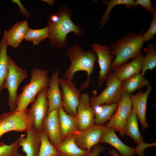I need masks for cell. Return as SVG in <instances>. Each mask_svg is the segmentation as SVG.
<instances>
[{
    "label": "cell",
    "instance_id": "1",
    "mask_svg": "<svg viewBox=\"0 0 156 156\" xmlns=\"http://www.w3.org/2000/svg\"><path fill=\"white\" fill-rule=\"evenodd\" d=\"M143 33V31L138 34L129 32L111 44L109 48L114 58L111 64V70H114L129 59H133L140 54L144 42Z\"/></svg>",
    "mask_w": 156,
    "mask_h": 156
},
{
    "label": "cell",
    "instance_id": "2",
    "mask_svg": "<svg viewBox=\"0 0 156 156\" xmlns=\"http://www.w3.org/2000/svg\"><path fill=\"white\" fill-rule=\"evenodd\" d=\"M66 55L70 61L69 67L65 71L64 78L72 81L75 73L77 71H86L87 81L94 71L95 62L97 60L96 53L93 50L85 51L79 45L76 44L68 48Z\"/></svg>",
    "mask_w": 156,
    "mask_h": 156
},
{
    "label": "cell",
    "instance_id": "3",
    "mask_svg": "<svg viewBox=\"0 0 156 156\" xmlns=\"http://www.w3.org/2000/svg\"><path fill=\"white\" fill-rule=\"evenodd\" d=\"M61 16L59 21L49 28V41L53 46L62 48L66 45L67 35L71 32H74L77 36H81L83 33V30L78 25L74 24L70 17L72 11L66 6L60 8Z\"/></svg>",
    "mask_w": 156,
    "mask_h": 156
},
{
    "label": "cell",
    "instance_id": "4",
    "mask_svg": "<svg viewBox=\"0 0 156 156\" xmlns=\"http://www.w3.org/2000/svg\"><path fill=\"white\" fill-rule=\"evenodd\" d=\"M30 74L29 83L22 88L21 93L18 95L15 109L16 111L22 112L27 109L28 105L34 101L40 91L48 86L50 78L47 70L33 68Z\"/></svg>",
    "mask_w": 156,
    "mask_h": 156
},
{
    "label": "cell",
    "instance_id": "5",
    "mask_svg": "<svg viewBox=\"0 0 156 156\" xmlns=\"http://www.w3.org/2000/svg\"><path fill=\"white\" fill-rule=\"evenodd\" d=\"M32 127L28 108L23 111L14 110L0 114V138L8 132L26 131ZM5 144L0 141V146Z\"/></svg>",
    "mask_w": 156,
    "mask_h": 156
},
{
    "label": "cell",
    "instance_id": "6",
    "mask_svg": "<svg viewBox=\"0 0 156 156\" xmlns=\"http://www.w3.org/2000/svg\"><path fill=\"white\" fill-rule=\"evenodd\" d=\"M106 86L98 95H94L90 99V105L94 109L103 104L117 103L122 94V86L124 81L119 80L114 72H110L105 79Z\"/></svg>",
    "mask_w": 156,
    "mask_h": 156
},
{
    "label": "cell",
    "instance_id": "7",
    "mask_svg": "<svg viewBox=\"0 0 156 156\" xmlns=\"http://www.w3.org/2000/svg\"><path fill=\"white\" fill-rule=\"evenodd\" d=\"M9 70L4 85V89L8 92V104L10 111L15 110L17 107L18 95L17 91L21 82L27 78V72L17 66L9 57Z\"/></svg>",
    "mask_w": 156,
    "mask_h": 156
},
{
    "label": "cell",
    "instance_id": "8",
    "mask_svg": "<svg viewBox=\"0 0 156 156\" xmlns=\"http://www.w3.org/2000/svg\"><path fill=\"white\" fill-rule=\"evenodd\" d=\"M59 83L61 88L62 107L68 114L76 116L77 109L81 95V91L84 88L81 86L77 89L72 81L60 78Z\"/></svg>",
    "mask_w": 156,
    "mask_h": 156
},
{
    "label": "cell",
    "instance_id": "9",
    "mask_svg": "<svg viewBox=\"0 0 156 156\" xmlns=\"http://www.w3.org/2000/svg\"><path fill=\"white\" fill-rule=\"evenodd\" d=\"M132 109V103L130 95L123 92L117 103V108L109 122L105 126L118 132L122 136L125 135L124 126Z\"/></svg>",
    "mask_w": 156,
    "mask_h": 156
},
{
    "label": "cell",
    "instance_id": "10",
    "mask_svg": "<svg viewBox=\"0 0 156 156\" xmlns=\"http://www.w3.org/2000/svg\"><path fill=\"white\" fill-rule=\"evenodd\" d=\"M48 87L43 88L38 94L29 109L32 127L39 133L43 130V122L47 114L49 104L46 94Z\"/></svg>",
    "mask_w": 156,
    "mask_h": 156
},
{
    "label": "cell",
    "instance_id": "11",
    "mask_svg": "<svg viewBox=\"0 0 156 156\" xmlns=\"http://www.w3.org/2000/svg\"><path fill=\"white\" fill-rule=\"evenodd\" d=\"M105 125H94L82 131H78L75 134L76 144L80 148L90 151L100 143Z\"/></svg>",
    "mask_w": 156,
    "mask_h": 156
},
{
    "label": "cell",
    "instance_id": "12",
    "mask_svg": "<svg viewBox=\"0 0 156 156\" xmlns=\"http://www.w3.org/2000/svg\"><path fill=\"white\" fill-rule=\"evenodd\" d=\"M90 99L88 94H81L76 116L79 131L84 130L95 125L94 112L90 105Z\"/></svg>",
    "mask_w": 156,
    "mask_h": 156
},
{
    "label": "cell",
    "instance_id": "13",
    "mask_svg": "<svg viewBox=\"0 0 156 156\" xmlns=\"http://www.w3.org/2000/svg\"><path fill=\"white\" fill-rule=\"evenodd\" d=\"M91 47L97 55L100 67L98 77V85L100 87L111 72V66L114 57L110 48L107 45L95 43L92 45Z\"/></svg>",
    "mask_w": 156,
    "mask_h": 156
},
{
    "label": "cell",
    "instance_id": "14",
    "mask_svg": "<svg viewBox=\"0 0 156 156\" xmlns=\"http://www.w3.org/2000/svg\"><path fill=\"white\" fill-rule=\"evenodd\" d=\"M43 128L51 142L55 147L61 143L62 140L59 119L58 109L47 114L43 122Z\"/></svg>",
    "mask_w": 156,
    "mask_h": 156
},
{
    "label": "cell",
    "instance_id": "15",
    "mask_svg": "<svg viewBox=\"0 0 156 156\" xmlns=\"http://www.w3.org/2000/svg\"><path fill=\"white\" fill-rule=\"evenodd\" d=\"M27 135H21L17 139L26 156H38L41 143L40 133L32 127L26 131Z\"/></svg>",
    "mask_w": 156,
    "mask_h": 156
},
{
    "label": "cell",
    "instance_id": "16",
    "mask_svg": "<svg viewBox=\"0 0 156 156\" xmlns=\"http://www.w3.org/2000/svg\"><path fill=\"white\" fill-rule=\"evenodd\" d=\"M59 73L57 70L53 73L50 78L46 91V97L48 102L47 114L62 107L61 90L59 88Z\"/></svg>",
    "mask_w": 156,
    "mask_h": 156
},
{
    "label": "cell",
    "instance_id": "17",
    "mask_svg": "<svg viewBox=\"0 0 156 156\" xmlns=\"http://www.w3.org/2000/svg\"><path fill=\"white\" fill-rule=\"evenodd\" d=\"M100 143L108 144L115 148L121 156H134L135 149L123 143L118 137L113 129L105 125Z\"/></svg>",
    "mask_w": 156,
    "mask_h": 156
},
{
    "label": "cell",
    "instance_id": "18",
    "mask_svg": "<svg viewBox=\"0 0 156 156\" xmlns=\"http://www.w3.org/2000/svg\"><path fill=\"white\" fill-rule=\"evenodd\" d=\"M151 90V86L149 85L145 91H140L131 96L132 108L135 112L143 130L148 127L146 118V112L147 99Z\"/></svg>",
    "mask_w": 156,
    "mask_h": 156
},
{
    "label": "cell",
    "instance_id": "19",
    "mask_svg": "<svg viewBox=\"0 0 156 156\" xmlns=\"http://www.w3.org/2000/svg\"><path fill=\"white\" fill-rule=\"evenodd\" d=\"M29 29L27 19L16 23L8 31L4 30L3 36L8 46L14 48L18 47L24 40Z\"/></svg>",
    "mask_w": 156,
    "mask_h": 156
},
{
    "label": "cell",
    "instance_id": "20",
    "mask_svg": "<svg viewBox=\"0 0 156 156\" xmlns=\"http://www.w3.org/2000/svg\"><path fill=\"white\" fill-rule=\"evenodd\" d=\"M144 57L141 52L130 62L117 68L114 72L116 77L120 81H124L140 73L142 70Z\"/></svg>",
    "mask_w": 156,
    "mask_h": 156
},
{
    "label": "cell",
    "instance_id": "21",
    "mask_svg": "<svg viewBox=\"0 0 156 156\" xmlns=\"http://www.w3.org/2000/svg\"><path fill=\"white\" fill-rule=\"evenodd\" d=\"M59 119L62 141L65 138L74 135L78 131V122L76 116L67 113L63 107L58 108Z\"/></svg>",
    "mask_w": 156,
    "mask_h": 156
},
{
    "label": "cell",
    "instance_id": "22",
    "mask_svg": "<svg viewBox=\"0 0 156 156\" xmlns=\"http://www.w3.org/2000/svg\"><path fill=\"white\" fill-rule=\"evenodd\" d=\"M138 118L135 111L132 108L125 122L124 127V133L131 138L137 143L138 146H142L146 143L143 142V139L139 129Z\"/></svg>",
    "mask_w": 156,
    "mask_h": 156
},
{
    "label": "cell",
    "instance_id": "23",
    "mask_svg": "<svg viewBox=\"0 0 156 156\" xmlns=\"http://www.w3.org/2000/svg\"><path fill=\"white\" fill-rule=\"evenodd\" d=\"M55 147L61 153L66 156H86L90 151L84 150L79 147L76 143L75 135L65 138Z\"/></svg>",
    "mask_w": 156,
    "mask_h": 156
},
{
    "label": "cell",
    "instance_id": "24",
    "mask_svg": "<svg viewBox=\"0 0 156 156\" xmlns=\"http://www.w3.org/2000/svg\"><path fill=\"white\" fill-rule=\"evenodd\" d=\"M8 46L3 36L0 41V92L4 89L5 80L9 70V57L7 54Z\"/></svg>",
    "mask_w": 156,
    "mask_h": 156
},
{
    "label": "cell",
    "instance_id": "25",
    "mask_svg": "<svg viewBox=\"0 0 156 156\" xmlns=\"http://www.w3.org/2000/svg\"><path fill=\"white\" fill-rule=\"evenodd\" d=\"M117 107V103L110 104H103L95 107L94 124L96 125L103 124L109 120Z\"/></svg>",
    "mask_w": 156,
    "mask_h": 156
},
{
    "label": "cell",
    "instance_id": "26",
    "mask_svg": "<svg viewBox=\"0 0 156 156\" xmlns=\"http://www.w3.org/2000/svg\"><path fill=\"white\" fill-rule=\"evenodd\" d=\"M149 85V81L142 76L141 73H139L123 81L122 86V93L130 94Z\"/></svg>",
    "mask_w": 156,
    "mask_h": 156
},
{
    "label": "cell",
    "instance_id": "27",
    "mask_svg": "<svg viewBox=\"0 0 156 156\" xmlns=\"http://www.w3.org/2000/svg\"><path fill=\"white\" fill-rule=\"evenodd\" d=\"M103 3L107 7L100 21V23L102 26H104L106 24L112 9L116 6L120 5H124L127 8H134L137 6L135 1L133 0H105L103 1Z\"/></svg>",
    "mask_w": 156,
    "mask_h": 156
},
{
    "label": "cell",
    "instance_id": "28",
    "mask_svg": "<svg viewBox=\"0 0 156 156\" xmlns=\"http://www.w3.org/2000/svg\"><path fill=\"white\" fill-rule=\"evenodd\" d=\"M146 54L144 57L141 74L144 77L146 71L152 70L156 66V47L154 43L149 44L145 49Z\"/></svg>",
    "mask_w": 156,
    "mask_h": 156
},
{
    "label": "cell",
    "instance_id": "29",
    "mask_svg": "<svg viewBox=\"0 0 156 156\" xmlns=\"http://www.w3.org/2000/svg\"><path fill=\"white\" fill-rule=\"evenodd\" d=\"M40 134L41 143L38 156H59L61 153L51 142L44 130Z\"/></svg>",
    "mask_w": 156,
    "mask_h": 156
},
{
    "label": "cell",
    "instance_id": "30",
    "mask_svg": "<svg viewBox=\"0 0 156 156\" xmlns=\"http://www.w3.org/2000/svg\"><path fill=\"white\" fill-rule=\"evenodd\" d=\"M49 36V27L33 29L29 28L25 37L27 41L32 42L34 45L38 46L40 42L48 38Z\"/></svg>",
    "mask_w": 156,
    "mask_h": 156
},
{
    "label": "cell",
    "instance_id": "31",
    "mask_svg": "<svg viewBox=\"0 0 156 156\" xmlns=\"http://www.w3.org/2000/svg\"><path fill=\"white\" fill-rule=\"evenodd\" d=\"M19 147L16 140L9 145L0 146V156H23L19 152Z\"/></svg>",
    "mask_w": 156,
    "mask_h": 156
},
{
    "label": "cell",
    "instance_id": "32",
    "mask_svg": "<svg viewBox=\"0 0 156 156\" xmlns=\"http://www.w3.org/2000/svg\"><path fill=\"white\" fill-rule=\"evenodd\" d=\"M153 17L148 30L143 34L142 38L144 41H147L152 39L156 33V12L152 14Z\"/></svg>",
    "mask_w": 156,
    "mask_h": 156
},
{
    "label": "cell",
    "instance_id": "33",
    "mask_svg": "<svg viewBox=\"0 0 156 156\" xmlns=\"http://www.w3.org/2000/svg\"><path fill=\"white\" fill-rule=\"evenodd\" d=\"M136 5L142 6L146 11H150L152 14L156 12L155 9L152 6L150 0H136L135 1Z\"/></svg>",
    "mask_w": 156,
    "mask_h": 156
},
{
    "label": "cell",
    "instance_id": "34",
    "mask_svg": "<svg viewBox=\"0 0 156 156\" xmlns=\"http://www.w3.org/2000/svg\"><path fill=\"white\" fill-rule=\"evenodd\" d=\"M61 16V13L60 10L56 13L51 14L48 17L47 26L50 27L56 23L60 20Z\"/></svg>",
    "mask_w": 156,
    "mask_h": 156
},
{
    "label": "cell",
    "instance_id": "35",
    "mask_svg": "<svg viewBox=\"0 0 156 156\" xmlns=\"http://www.w3.org/2000/svg\"><path fill=\"white\" fill-rule=\"evenodd\" d=\"M12 2L16 4L18 6L21 14L24 16L29 18L31 16V14L26 9L24 6L19 0H12Z\"/></svg>",
    "mask_w": 156,
    "mask_h": 156
},
{
    "label": "cell",
    "instance_id": "36",
    "mask_svg": "<svg viewBox=\"0 0 156 156\" xmlns=\"http://www.w3.org/2000/svg\"><path fill=\"white\" fill-rule=\"evenodd\" d=\"M92 148V151L90 150L89 152L88 156H98L99 154L105 149L104 147L99 144Z\"/></svg>",
    "mask_w": 156,
    "mask_h": 156
},
{
    "label": "cell",
    "instance_id": "37",
    "mask_svg": "<svg viewBox=\"0 0 156 156\" xmlns=\"http://www.w3.org/2000/svg\"><path fill=\"white\" fill-rule=\"evenodd\" d=\"M108 153L111 156H121L118 153L116 150L114 148L109 150Z\"/></svg>",
    "mask_w": 156,
    "mask_h": 156
},
{
    "label": "cell",
    "instance_id": "38",
    "mask_svg": "<svg viewBox=\"0 0 156 156\" xmlns=\"http://www.w3.org/2000/svg\"><path fill=\"white\" fill-rule=\"evenodd\" d=\"M43 1H44L49 5L51 6L53 5L54 3V1L52 0H42Z\"/></svg>",
    "mask_w": 156,
    "mask_h": 156
},
{
    "label": "cell",
    "instance_id": "39",
    "mask_svg": "<svg viewBox=\"0 0 156 156\" xmlns=\"http://www.w3.org/2000/svg\"><path fill=\"white\" fill-rule=\"evenodd\" d=\"M59 156H65L64 155L61 153L60 154V155Z\"/></svg>",
    "mask_w": 156,
    "mask_h": 156
},
{
    "label": "cell",
    "instance_id": "40",
    "mask_svg": "<svg viewBox=\"0 0 156 156\" xmlns=\"http://www.w3.org/2000/svg\"><path fill=\"white\" fill-rule=\"evenodd\" d=\"M90 152V151H89ZM89 153L86 156H88L89 155Z\"/></svg>",
    "mask_w": 156,
    "mask_h": 156
}]
</instances>
